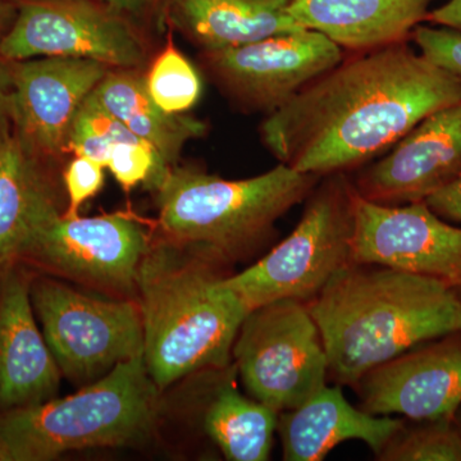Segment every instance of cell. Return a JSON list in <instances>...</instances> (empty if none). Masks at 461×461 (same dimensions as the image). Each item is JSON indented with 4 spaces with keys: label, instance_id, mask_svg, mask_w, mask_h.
Wrapping results in <instances>:
<instances>
[{
    "label": "cell",
    "instance_id": "30",
    "mask_svg": "<svg viewBox=\"0 0 461 461\" xmlns=\"http://www.w3.org/2000/svg\"><path fill=\"white\" fill-rule=\"evenodd\" d=\"M100 2L113 9L121 16L129 18L139 27H140L139 23L142 20L156 14H159L160 23H162L163 8L166 5V0H100Z\"/></svg>",
    "mask_w": 461,
    "mask_h": 461
},
{
    "label": "cell",
    "instance_id": "15",
    "mask_svg": "<svg viewBox=\"0 0 461 461\" xmlns=\"http://www.w3.org/2000/svg\"><path fill=\"white\" fill-rule=\"evenodd\" d=\"M461 177V100L421 120L354 178L362 198L382 205L426 202Z\"/></svg>",
    "mask_w": 461,
    "mask_h": 461
},
{
    "label": "cell",
    "instance_id": "20",
    "mask_svg": "<svg viewBox=\"0 0 461 461\" xmlns=\"http://www.w3.org/2000/svg\"><path fill=\"white\" fill-rule=\"evenodd\" d=\"M50 165L14 132L0 147V275L18 263L36 227L62 212Z\"/></svg>",
    "mask_w": 461,
    "mask_h": 461
},
{
    "label": "cell",
    "instance_id": "5",
    "mask_svg": "<svg viewBox=\"0 0 461 461\" xmlns=\"http://www.w3.org/2000/svg\"><path fill=\"white\" fill-rule=\"evenodd\" d=\"M160 390L144 354L66 397L0 411V438L12 461L53 460L68 451L144 444Z\"/></svg>",
    "mask_w": 461,
    "mask_h": 461
},
{
    "label": "cell",
    "instance_id": "2",
    "mask_svg": "<svg viewBox=\"0 0 461 461\" xmlns=\"http://www.w3.org/2000/svg\"><path fill=\"white\" fill-rule=\"evenodd\" d=\"M308 306L323 339L329 378L342 387L460 327L456 290L377 264L351 263Z\"/></svg>",
    "mask_w": 461,
    "mask_h": 461
},
{
    "label": "cell",
    "instance_id": "26",
    "mask_svg": "<svg viewBox=\"0 0 461 461\" xmlns=\"http://www.w3.org/2000/svg\"><path fill=\"white\" fill-rule=\"evenodd\" d=\"M107 169L123 190L130 191L142 184L147 189L154 191L171 167L163 162L150 144L138 136H132L114 145Z\"/></svg>",
    "mask_w": 461,
    "mask_h": 461
},
{
    "label": "cell",
    "instance_id": "13",
    "mask_svg": "<svg viewBox=\"0 0 461 461\" xmlns=\"http://www.w3.org/2000/svg\"><path fill=\"white\" fill-rule=\"evenodd\" d=\"M357 408L408 420L453 418L461 405V330L415 346L351 386Z\"/></svg>",
    "mask_w": 461,
    "mask_h": 461
},
{
    "label": "cell",
    "instance_id": "4",
    "mask_svg": "<svg viewBox=\"0 0 461 461\" xmlns=\"http://www.w3.org/2000/svg\"><path fill=\"white\" fill-rule=\"evenodd\" d=\"M321 177L286 165L244 180L175 166L154 190L160 235L226 266L251 259Z\"/></svg>",
    "mask_w": 461,
    "mask_h": 461
},
{
    "label": "cell",
    "instance_id": "6",
    "mask_svg": "<svg viewBox=\"0 0 461 461\" xmlns=\"http://www.w3.org/2000/svg\"><path fill=\"white\" fill-rule=\"evenodd\" d=\"M355 190L348 173L324 176L306 198L295 230L226 284L248 311L277 300L311 303L353 263Z\"/></svg>",
    "mask_w": 461,
    "mask_h": 461
},
{
    "label": "cell",
    "instance_id": "11",
    "mask_svg": "<svg viewBox=\"0 0 461 461\" xmlns=\"http://www.w3.org/2000/svg\"><path fill=\"white\" fill-rule=\"evenodd\" d=\"M344 51L323 33L302 29L230 50L202 51L200 65L242 111L268 115L339 65Z\"/></svg>",
    "mask_w": 461,
    "mask_h": 461
},
{
    "label": "cell",
    "instance_id": "7",
    "mask_svg": "<svg viewBox=\"0 0 461 461\" xmlns=\"http://www.w3.org/2000/svg\"><path fill=\"white\" fill-rule=\"evenodd\" d=\"M30 295L45 341L68 381L86 386L117 364L144 354L135 300L90 295L38 272Z\"/></svg>",
    "mask_w": 461,
    "mask_h": 461
},
{
    "label": "cell",
    "instance_id": "9",
    "mask_svg": "<svg viewBox=\"0 0 461 461\" xmlns=\"http://www.w3.org/2000/svg\"><path fill=\"white\" fill-rule=\"evenodd\" d=\"M150 240L130 215L58 212L36 227L18 263L104 296L136 302L139 268Z\"/></svg>",
    "mask_w": 461,
    "mask_h": 461
},
{
    "label": "cell",
    "instance_id": "3",
    "mask_svg": "<svg viewBox=\"0 0 461 461\" xmlns=\"http://www.w3.org/2000/svg\"><path fill=\"white\" fill-rule=\"evenodd\" d=\"M230 267L160 235L138 275L144 359L160 391L193 375L232 364L249 311L226 284Z\"/></svg>",
    "mask_w": 461,
    "mask_h": 461
},
{
    "label": "cell",
    "instance_id": "1",
    "mask_svg": "<svg viewBox=\"0 0 461 461\" xmlns=\"http://www.w3.org/2000/svg\"><path fill=\"white\" fill-rule=\"evenodd\" d=\"M460 100V78L399 42L344 58L266 115L260 138L282 165L324 177L362 168Z\"/></svg>",
    "mask_w": 461,
    "mask_h": 461
},
{
    "label": "cell",
    "instance_id": "23",
    "mask_svg": "<svg viewBox=\"0 0 461 461\" xmlns=\"http://www.w3.org/2000/svg\"><path fill=\"white\" fill-rule=\"evenodd\" d=\"M375 456L379 461H461V437L453 418H403L402 426Z\"/></svg>",
    "mask_w": 461,
    "mask_h": 461
},
{
    "label": "cell",
    "instance_id": "12",
    "mask_svg": "<svg viewBox=\"0 0 461 461\" xmlns=\"http://www.w3.org/2000/svg\"><path fill=\"white\" fill-rule=\"evenodd\" d=\"M355 264H377L461 288V227L426 202L382 205L355 196Z\"/></svg>",
    "mask_w": 461,
    "mask_h": 461
},
{
    "label": "cell",
    "instance_id": "35",
    "mask_svg": "<svg viewBox=\"0 0 461 461\" xmlns=\"http://www.w3.org/2000/svg\"><path fill=\"white\" fill-rule=\"evenodd\" d=\"M453 420L455 427H456L457 432H459V435L461 437V405L459 406V409H457V411H455Z\"/></svg>",
    "mask_w": 461,
    "mask_h": 461
},
{
    "label": "cell",
    "instance_id": "21",
    "mask_svg": "<svg viewBox=\"0 0 461 461\" xmlns=\"http://www.w3.org/2000/svg\"><path fill=\"white\" fill-rule=\"evenodd\" d=\"M109 113L156 149L168 167L177 166L187 142L203 138L208 124L194 115L168 113L149 94L142 68H111L93 91Z\"/></svg>",
    "mask_w": 461,
    "mask_h": 461
},
{
    "label": "cell",
    "instance_id": "32",
    "mask_svg": "<svg viewBox=\"0 0 461 461\" xmlns=\"http://www.w3.org/2000/svg\"><path fill=\"white\" fill-rule=\"evenodd\" d=\"M426 23L450 27L461 32V0H448L441 7L430 9Z\"/></svg>",
    "mask_w": 461,
    "mask_h": 461
},
{
    "label": "cell",
    "instance_id": "25",
    "mask_svg": "<svg viewBox=\"0 0 461 461\" xmlns=\"http://www.w3.org/2000/svg\"><path fill=\"white\" fill-rule=\"evenodd\" d=\"M133 133L100 104L94 93L83 103L69 133L68 153L85 157L107 168L109 157L117 142Z\"/></svg>",
    "mask_w": 461,
    "mask_h": 461
},
{
    "label": "cell",
    "instance_id": "36",
    "mask_svg": "<svg viewBox=\"0 0 461 461\" xmlns=\"http://www.w3.org/2000/svg\"><path fill=\"white\" fill-rule=\"evenodd\" d=\"M457 294V299H459V308H460V327L459 330H461V288L460 290H456Z\"/></svg>",
    "mask_w": 461,
    "mask_h": 461
},
{
    "label": "cell",
    "instance_id": "29",
    "mask_svg": "<svg viewBox=\"0 0 461 461\" xmlns=\"http://www.w3.org/2000/svg\"><path fill=\"white\" fill-rule=\"evenodd\" d=\"M14 62L0 56V147L14 132Z\"/></svg>",
    "mask_w": 461,
    "mask_h": 461
},
{
    "label": "cell",
    "instance_id": "16",
    "mask_svg": "<svg viewBox=\"0 0 461 461\" xmlns=\"http://www.w3.org/2000/svg\"><path fill=\"white\" fill-rule=\"evenodd\" d=\"M32 269L12 264L0 275V411L48 402L59 390V366L39 329Z\"/></svg>",
    "mask_w": 461,
    "mask_h": 461
},
{
    "label": "cell",
    "instance_id": "17",
    "mask_svg": "<svg viewBox=\"0 0 461 461\" xmlns=\"http://www.w3.org/2000/svg\"><path fill=\"white\" fill-rule=\"evenodd\" d=\"M402 421L368 414L346 400L342 386L327 384L299 408L280 412L276 432L284 460L321 461L336 446L351 439L363 441L377 455Z\"/></svg>",
    "mask_w": 461,
    "mask_h": 461
},
{
    "label": "cell",
    "instance_id": "22",
    "mask_svg": "<svg viewBox=\"0 0 461 461\" xmlns=\"http://www.w3.org/2000/svg\"><path fill=\"white\" fill-rule=\"evenodd\" d=\"M236 375L233 363L221 373L203 411V430L227 460H269L278 414L240 393Z\"/></svg>",
    "mask_w": 461,
    "mask_h": 461
},
{
    "label": "cell",
    "instance_id": "33",
    "mask_svg": "<svg viewBox=\"0 0 461 461\" xmlns=\"http://www.w3.org/2000/svg\"><path fill=\"white\" fill-rule=\"evenodd\" d=\"M12 23H14V20H11V17H9L7 5L0 0V42H2L3 38L7 35Z\"/></svg>",
    "mask_w": 461,
    "mask_h": 461
},
{
    "label": "cell",
    "instance_id": "27",
    "mask_svg": "<svg viewBox=\"0 0 461 461\" xmlns=\"http://www.w3.org/2000/svg\"><path fill=\"white\" fill-rule=\"evenodd\" d=\"M411 41L421 56L461 80V32L445 26L415 27Z\"/></svg>",
    "mask_w": 461,
    "mask_h": 461
},
{
    "label": "cell",
    "instance_id": "14",
    "mask_svg": "<svg viewBox=\"0 0 461 461\" xmlns=\"http://www.w3.org/2000/svg\"><path fill=\"white\" fill-rule=\"evenodd\" d=\"M111 67L78 58L44 57L14 62V135L51 163L68 153L78 109Z\"/></svg>",
    "mask_w": 461,
    "mask_h": 461
},
{
    "label": "cell",
    "instance_id": "24",
    "mask_svg": "<svg viewBox=\"0 0 461 461\" xmlns=\"http://www.w3.org/2000/svg\"><path fill=\"white\" fill-rule=\"evenodd\" d=\"M165 50L160 51L148 72L145 83L151 99L168 113H186L202 96L203 83L198 69L173 42L172 30Z\"/></svg>",
    "mask_w": 461,
    "mask_h": 461
},
{
    "label": "cell",
    "instance_id": "31",
    "mask_svg": "<svg viewBox=\"0 0 461 461\" xmlns=\"http://www.w3.org/2000/svg\"><path fill=\"white\" fill-rule=\"evenodd\" d=\"M427 205L447 222L461 224V177L437 191L426 200Z\"/></svg>",
    "mask_w": 461,
    "mask_h": 461
},
{
    "label": "cell",
    "instance_id": "18",
    "mask_svg": "<svg viewBox=\"0 0 461 461\" xmlns=\"http://www.w3.org/2000/svg\"><path fill=\"white\" fill-rule=\"evenodd\" d=\"M436 0H293L290 14L344 50L363 53L411 41Z\"/></svg>",
    "mask_w": 461,
    "mask_h": 461
},
{
    "label": "cell",
    "instance_id": "28",
    "mask_svg": "<svg viewBox=\"0 0 461 461\" xmlns=\"http://www.w3.org/2000/svg\"><path fill=\"white\" fill-rule=\"evenodd\" d=\"M104 169V167L89 158L75 157L69 160L62 173L63 186L68 200L65 214L78 215L81 206L103 189Z\"/></svg>",
    "mask_w": 461,
    "mask_h": 461
},
{
    "label": "cell",
    "instance_id": "34",
    "mask_svg": "<svg viewBox=\"0 0 461 461\" xmlns=\"http://www.w3.org/2000/svg\"><path fill=\"white\" fill-rule=\"evenodd\" d=\"M0 461H12L11 455H9L2 438H0Z\"/></svg>",
    "mask_w": 461,
    "mask_h": 461
},
{
    "label": "cell",
    "instance_id": "19",
    "mask_svg": "<svg viewBox=\"0 0 461 461\" xmlns=\"http://www.w3.org/2000/svg\"><path fill=\"white\" fill-rule=\"evenodd\" d=\"M293 0H166L162 23L202 51L230 50L304 29Z\"/></svg>",
    "mask_w": 461,
    "mask_h": 461
},
{
    "label": "cell",
    "instance_id": "8",
    "mask_svg": "<svg viewBox=\"0 0 461 461\" xmlns=\"http://www.w3.org/2000/svg\"><path fill=\"white\" fill-rule=\"evenodd\" d=\"M232 363L248 395L277 414L299 408L329 381L321 330L300 300H277L249 312Z\"/></svg>",
    "mask_w": 461,
    "mask_h": 461
},
{
    "label": "cell",
    "instance_id": "10",
    "mask_svg": "<svg viewBox=\"0 0 461 461\" xmlns=\"http://www.w3.org/2000/svg\"><path fill=\"white\" fill-rule=\"evenodd\" d=\"M0 56L12 62L62 57L142 68L149 48L140 27L100 0H25L0 42Z\"/></svg>",
    "mask_w": 461,
    "mask_h": 461
}]
</instances>
